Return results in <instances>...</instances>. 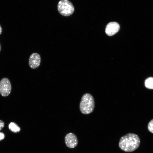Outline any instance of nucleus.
Returning a JSON list of instances; mask_svg holds the SVG:
<instances>
[{"label":"nucleus","mask_w":153,"mask_h":153,"mask_svg":"<svg viewBox=\"0 0 153 153\" xmlns=\"http://www.w3.org/2000/svg\"><path fill=\"white\" fill-rule=\"evenodd\" d=\"M94 107V100L92 95L89 93L84 94L79 105L81 113L85 114H89L93 111Z\"/></svg>","instance_id":"f03ea898"},{"label":"nucleus","mask_w":153,"mask_h":153,"mask_svg":"<svg viewBox=\"0 0 153 153\" xmlns=\"http://www.w3.org/2000/svg\"><path fill=\"white\" fill-rule=\"evenodd\" d=\"M41 61V58L39 54L37 53H33L29 58V65L31 69H36L39 66Z\"/></svg>","instance_id":"423d86ee"},{"label":"nucleus","mask_w":153,"mask_h":153,"mask_svg":"<svg viewBox=\"0 0 153 153\" xmlns=\"http://www.w3.org/2000/svg\"><path fill=\"white\" fill-rule=\"evenodd\" d=\"M2 28L0 25V35L1 33L2 32Z\"/></svg>","instance_id":"ddd939ff"},{"label":"nucleus","mask_w":153,"mask_h":153,"mask_svg":"<svg viewBox=\"0 0 153 153\" xmlns=\"http://www.w3.org/2000/svg\"><path fill=\"white\" fill-rule=\"evenodd\" d=\"M140 142V139L137 135L129 133L121 138L119 146L122 150L125 152H132L138 148Z\"/></svg>","instance_id":"f257e3e1"},{"label":"nucleus","mask_w":153,"mask_h":153,"mask_svg":"<svg viewBox=\"0 0 153 153\" xmlns=\"http://www.w3.org/2000/svg\"><path fill=\"white\" fill-rule=\"evenodd\" d=\"M4 134L2 132H0V141L2 140L5 138Z\"/></svg>","instance_id":"f8f14e48"},{"label":"nucleus","mask_w":153,"mask_h":153,"mask_svg":"<svg viewBox=\"0 0 153 153\" xmlns=\"http://www.w3.org/2000/svg\"><path fill=\"white\" fill-rule=\"evenodd\" d=\"M58 10L62 15L68 16L72 15L75 9L72 3L68 0H61L58 4Z\"/></svg>","instance_id":"7ed1b4c3"},{"label":"nucleus","mask_w":153,"mask_h":153,"mask_svg":"<svg viewBox=\"0 0 153 153\" xmlns=\"http://www.w3.org/2000/svg\"><path fill=\"white\" fill-rule=\"evenodd\" d=\"M148 129L149 131L153 133V119L149 122L148 126Z\"/></svg>","instance_id":"9d476101"},{"label":"nucleus","mask_w":153,"mask_h":153,"mask_svg":"<svg viewBox=\"0 0 153 153\" xmlns=\"http://www.w3.org/2000/svg\"><path fill=\"white\" fill-rule=\"evenodd\" d=\"M65 141L66 146L69 148H73L78 144V139L76 135L72 133H69L66 135Z\"/></svg>","instance_id":"39448f33"},{"label":"nucleus","mask_w":153,"mask_h":153,"mask_svg":"<svg viewBox=\"0 0 153 153\" xmlns=\"http://www.w3.org/2000/svg\"><path fill=\"white\" fill-rule=\"evenodd\" d=\"M11 90V86L9 80L4 78L0 81V94L3 97L8 96Z\"/></svg>","instance_id":"20e7f679"},{"label":"nucleus","mask_w":153,"mask_h":153,"mask_svg":"<svg viewBox=\"0 0 153 153\" xmlns=\"http://www.w3.org/2000/svg\"><path fill=\"white\" fill-rule=\"evenodd\" d=\"M9 129L14 133H18L21 130L20 128L15 123L11 122L8 125Z\"/></svg>","instance_id":"6e6552de"},{"label":"nucleus","mask_w":153,"mask_h":153,"mask_svg":"<svg viewBox=\"0 0 153 153\" xmlns=\"http://www.w3.org/2000/svg\"><path fill=\"white\" fill-rule=\"evenodd\" d=\"M144 84L145 87L150 89H153V77H149L145 80Z\"/></svg>","instance_id":"1a4fd4ad"},{"label":"nucleus","mask_w":153,"mask_h":153,"mask_svg":"<svg viewBox=\"0 0 153 153\" xmlns=\"http://www.w3.org/2000/svg\"><path fill=\"white\" fill-rule=\"evenodd\" d=\"M4 122L3 121L0 120V131L4 127Z\"/></svg>","instance_id":"9b49d317"},{"label":"nucleus","mask_w":153,"mask_h":153,"mask_svg":"<svg viewBox=\"0 0 153 153\" xmlns=\"http://www.w3.org/2000/svg\"><path fill=\"white\" fill-rule=\"evenodd\" d=\"M120 29L119 24L116 22H111L108 23L105 29L106 33L109 36H112L118 31Z\"/></svg>","instance_id":"0eeeda50"},{"label":"nucleus","mask_w":153,"mask_h":153,"mask_svg":"<svg viewBox=\"0 0 153 153\" xmlns=\"http://www.w3.org/2000/svg\"><path fill=\"white\" fill-rule=\"evenodd\" d=\"M1 50V46L0 44V51Z\"/></svg>","instance_id":"4468645a"}]
</instances>
